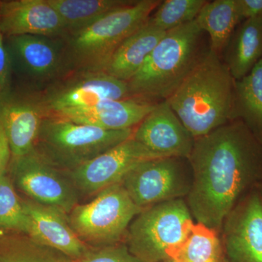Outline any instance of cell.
<instances>
[{"label":"cell","instance_id":"cell-1","mask_svg":"<svg viewBox=\"0 0 262 262\" xmlns=\"http://www.w3.org/2000/svg\"><path fill=\"white\" fill-rule=\"evenodd\" d=\"M193 183L186 201L198 223L220 232L247 193L262 186V139L241 120L194 139Z\"/></svg>","mask_w":262,"mask_h":262},{"label":"cell","instance_id":"cell-2","mask_svg":"<svg viewBox=\"0 0 262 262\" xmlns=\"http://www.w3.org/2000/svg\"><path fill=\"white\" fill-rule=\"evenodd\" d=\"M234 79L209 50L166 100L194 139L233 120Z\"/></svg>","mask_w":262,"mask_h":262},{"label":"cell","instance_id":"cell-3","mask_svg":"<svg viewBox=\"0 0 262 262\" xmlns=\"http://www.w3.org/2000/svg\"><path fill=\"white\" fill-rule=\"evenodd\" d=\"M159 0H139L62 38L63 76L103 72L127 37L145 25Z\"/></svg>","mask_w":262,"mask_h":262},{"label":"cell","instance_id":"cell-4","mask_svg":"<svg viewBox=\"0 0 262 262\" xmlns=\"http://www.w3.org/2000/svg\"><path fill=\"white\" fill-rule=\"evenodd\" d=\"M195 20L165 33L140 70L127 82L130 98L166 101L203 56Z\"/></svg>","mask_w":262,"mask_h":262},{"label":"cell","instance_id":"cell-5","mask_svg":"<svg viewBox=\"0 0 262 262\" xmlns=\"http://www.w3.org/2000/svg\"><path fill=\"white\" fill-rule=\"evenodd\" d=\"M134 130H106L47 115L34 150L55 168L69 172L130 139Z\"/></svg>","mask_w":262,"mask_h":262},{"label":"cell","instance_id":"cell-6","mask_svg":"<svg viewBox=\"0 0 262 262\" xmlns=\"http://www.w3.org/2000/svg\"><path fill=\"white\" fill-rule=\"evenodd\" d=\"M194 224L185 200L163 202L136 215L127 229L126 246L141 262L169 261L167 252L184 242Z\"/></svg>","mask_w":262,"mask_h":262},{"label":"cell","instance_id":"cell-7","mask_svg":"<svg viewBox=\"0 0 262 262\" xmlns=\"http://www.w3.org/2000/svg\"><path fill=\"white\" fill-rule=\"evenodd\" d=\"M141 211L119 183L98 193L90 203L76 206L68 220L82 242L100 247L126 237L129 226Z\"/></svg>","mask_w":262,"mask_h":262},{"label":"cell","instance_id":"cell-8","mask_svg":"<svg viewBox=\"0 0 262 262\" xmlns=\"http://www.w3.org/2000/svg\"><path fill=\"white\" fill-rule=\"evenodd\" d=\"M121 183L143 211L163 202L187 198L192 189V167L187 158H155L136 165Z\"/></svg>","mask_w":262,"mask_h":262},{"label":"cell","instance_id":"cell-9","mask_svg":"<svg viewBox=\"0 0 262 262\" xmlns=\"http://www.w3.org/2000/svg\"><path fill=\"white\" fill-rule=\"evenodd\" d=\"M10 178L28 199L54 207L68 215L78 205V194L68 176L34 151L12 158Z\"/></svg>","mask_w":262,"mask_h":262},{"label":"cell","instance_id":"cell-10","mask_svg":"<svg viewBox=\"0 0 262 262\" xmlns=\"http://www.w3.org/2000/svg\"><path fill=\"white\" fill-rule=\"evenodd\" d=\"M34 96L46 115L92 106L103 100L130 98L127 82L103 72L71 74Z\"/></svg>","mask_w":262,"mask_h":262},{"label":"cell","instance_id":"cell-11","mask_svg":"<svg viewBox=\"0 0 262 262\" xmlns=\"http://www.w3.org/2000/svg\"><path fill=\"white\" fill-rule=\"evenodd\" d=\"M165 158L130 138L78 168L65 172L77 192L97 194L121 183L125 176L146 160Z\"/></svg>","mask_w":262,"mask_h":262},{"label":"cell","instance_id":"cell-12","mask_svg":"<svg viewBox=\"0 0 262 262\" xmlns=\"http://www.w3.org/2000/svg\"><path fill=\"white\" fill-rule=\"evenodd\" d=\"M221 231L227 262H262V186L236 204Z\"/></svg>","mask_w":262,"mask_h":262},{"label":"cell","instance_id":"cell-13","mask_svg":"<svg viewBox=\"0 0 262 262\" xmlns=\"http://www.w3.org/2000/svg\"><path fill=\"white\" fill-rule=\"evenodd\" d=\"M133 138L161 156L187 159L195 139L166 101L157 103L154 110L136 127Z\"/></svg>","mask_w":262,"mask_h":262},{"label":"cell","instance_id":"cell-14","mask_svg":"<svg viewBox=\"0 0 262 262\" xmlns=\"http://www.w3.org/2000/svg\"><path fill=\"white\" fill-rule=\"evenodd\" d=\"M0 32L6 38L34 35L62 39L67 35L61 17L48 0L0 2Z\"/></svg>","mask_w":262,"mask_h":262},{"label":"cell","instance_id":"cell-15","mask_svg":"<svg viewBox=\"0 0 262 262\" xmlns=\"http://www.w3.org/2000/svg\"><path fill=\"white\" fill-rule=\"evenodd\" d=\"M11 66L29 79L46 82L63 76L61 39L21 35L8 37Z\"/></svg>","mask_w":262,"mask_h":262},{"label":"cell","instance_id":"cell-16","mask_svg":"<svg viewBox=\"0 0 262 262\" xmlns=\"http://www.w3.org/2000/svg\"><path fill=\"white\" fill-rule=\"evenodd\" d=\"M29 219L27 236L38 244L59 251L72 260L90 247L82 242L69 223L68 215L54 207L22 199Z\"/></svg>","mask_w":262,"mask_h":262},{"label":"cell","instance_id":"cell-17","mask_svg":"<svg viewBox=\"0 0 262 262\" xmlns=\"http://www.w3.org/2000/svg\"><path fill=\"white\" fill-rule=\"evenodd\" d=\"M157 103L136 98L103 100L92 106L62 110L47 115L106 130H125L139 125Z\"/></svg>","mask_w":262,"mask_h":262},{"label":"cell","instance_id":"cell-18","mask_svg":"<svg viewBox=\"0 0 262 262\" xmlns=\"http://www.w3.org/2000/svg\"><path fill=\"white\" fill-rule=\"evenodd\" d=\"M46 113L32 96L0 98V120L9 141L12 158L34 149Z\"/></svg>","mask_w":262,"mask_h":262},{"label":"cell","instance_id":"cell-19","mask_svg":"<svg viewBox=\"0 0 262 262\" xmlns=\"http://www.w3.org/2000/svg\"><path fill=\"white\" fill-rule=\"evenodd\" d=\"M166 32L149 21L127 38L112 56L103 73L127 82L139 72Z\"/></svg>","mask_w":262,"mask_h":262},{"label":"cell","instance_id":"cell-20","mask_svg":"<svg viewBox=\"0 0 262 262\" xmlns=\"http://www.w3.org/2000/svg\"><path fill=\"white\" fill-rule=\"evenodd\" d=\"M225 50V64L234 80H241L262 59V17L241 22Z\"/></svg>","mask_w":262,"mask_h":262},{"label":"cell","instance_id":"cell-21","mask_svg":"<svg viewBox=\"0 0 262 262\" xmlns=\"http://www.w3.org/2000/svg\"><path fill=\"white\" fill-rule=\"evenodd\" d=\"M195 21L202 32L205 31L209 34L210 50L220 55L226 49L236 28L242 22L237 0L207 1Z\"/></svg>","mask_w":262,"mask_h":262},{"label":"cell","instance_id":"cell-22","mask_svg":"<svg viewBox=\"0 0 262 262\" xmlns=\"http://www.w3.org/2000/svg\"><path fill=\"white\" fill-rule=\"evenodd\" d=\"M64 25L67 34L85 28L114 11L132 4L130 0H48Z\"/></svg>","mask_w":262,"mask_h":262},{"label":"cell","instance_id":"cell-23","mask_svg":"<svg viewBox=\"0 0 262 262\" xmlns=\"http://www.w3.org/2000/svg\"><path fill=\"white\" fill-rule=\"evenodd\" d=\"M241 120L262 139V59L234 81L233 120Z\"/></svg>","mask_w":262,"mask_h":262},{"label":"cell","instance_id":"cell-24","mask_svg":"<svg viewBox=\"0 0 262 262\" xmlns=\"http://www.w3.org/2000/svg\"><path fill=\"white\" fill-rule=\"evenodd\" d=\"M170 262H227L219 232L196 223L180 246L167 252Z\"/></svg>","mask_w":262,"mask_h":262},{"label":"cell","instance_id":"cell-25","mask_svg":"<svg viewBox=\"0 0 262 262\" xmlns=\"http://www.w3.org/2000/svg\"><path fill=\"white\" fill-rule=\"evenodd\" d=\"M0 262H73L65 254L35 242L29 236L0 232Z\"/></svg>","mask_w":262,"mask_h":262},{"label":"cell","instance_id":"cell-26","mask_svg":"<svg viewBox=\"0 0 262 262\" xmlns=\"http://www.w3.org/2000/svg\"><path fill=\"white\" fill-rule=\"evenodd\" d=\"M29 219L21 198L8 175L0 178V232L27 235Z\"/></svg>","mask_w":262,"mask_h":262},{"label":"cell","instance_id":"cell-27","mask_svg":"<svg viewBox=\"0 0 262 262\" xmlns=\"http://www.w3.org/2000/svg\"><path fill=\"white\" fill-rule=\"evenodd\" d=\"M206 0H166L160 3L148 21L168 32L195 20Z\"/></svg>","mask_w":262,"mask_h":262},{"label":"cell","instance_id":"cell-28","mask_svg":"<svg viewBox=\"0 0 262 262\" xmlns=\"http://www.w3.org/2000/svg\"><path fill=\"white\" fill-rule=\"evenodd\" d=\"M73 262H141L129 251L126 244H118L90 248Z\"/></svg>","mask_w":262,"mask_h":262},{"label":"cell","instance_id":"cell-29","mask_svg":"<svg viewBox=\"0 0 262 262\" xmlns=\"http://www.w3.org/2000/svg\"><path fill=\"white\" fill-rule=\"evenodd\" d=\"M4 38L0 32V98L8 94L12 67Z\"/></svg>","mask_w":262,"mask_h":262},{"label":"cell","instance_id":"cell-30","mask_svg":"<svg viewBox=\"0 0 262 262\" xmlns=\"http://www.w3.org/2000/svg\"><path fill=\"white\" fill-rule=\"evenodd\" d=\"M12 160L9 141L0 120V178L7 175Z\"/></svg>","mask_w":262,"mask_h":262},{"label":"cell","instance_id":"cell-31","mask_svg":"<svg viewBox=\"0 0 262 262\" xmlns=\"http://www.w3.org/2000/svg\"><path fill=\"white\" fill-rule=\"evenodd\" d=\"M242 22L247 19L262 17V0H237Z\"/></svg>","mask_w":262,"mask_h":262},{"label":"cell","instance_id":"cell-32","mask_svg":"<svg viewBox=\"0 0 262 262\" xmlns=\"http://www.w3.org/2000/svg\"><path fill=\"white\" fill-rule=\"evenodd\" d=\"M165 262H170V261H165Z\"/></svg>","mask_w":262,"mask_h":262}]
</instances>
